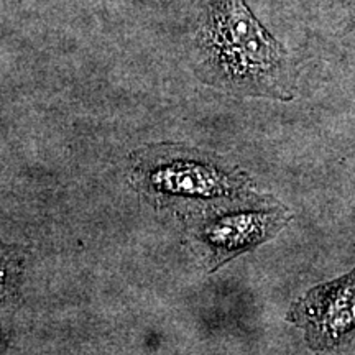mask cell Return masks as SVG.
<instances>
[{"mask_svg": "<svg viewBox=\"0 0 355 355\" xmlns=\"http://www.w3.org/2000/svg\"><path fill=\"white\" fill-rule=\"evenodd\" d=\"M198 74L241 96L290 101L291 66L285 48L243 0H209L196 35Z\"/></svg>", "mask_w": 355, "mask_h": 355, "instance_id": "obj_1", "label": "cell"}, {"mask_svg": "<svg viewBox=\"0 0 355 355\" xmlns=\"http://www.w3.org/2000/svg\"><path fill=\"white\" fill-rule=\"evenodd\" d=\"M252 198L254 194L235 201L232 207L224 204L219 214L209 216L202 224L199 235L211 254L209 272L272 241L290 222V212L283 206L260 198L250 201Z\"/></svg>", "mask_w": 355, "mask_h": 355, "instance_id": "obj_2", "label": "cell"}, {"mask_svg": "<svg viewBox=\"0 0 355 355\" xmlns=\"http://www.w3.org/2000/svg\"><path fill=\"white\" fill-rule=\"evenodd\" d=\"M145 186L157 196L234 202L252 196L250 180L237 168L206 157H178L145 170Z\"/></svg>", "mask_w": 355, "mask_h": 355, "instance_id": "obj_3", "label": "cell"}, {"mask_svg": "<svg viewBox=\"0 0 355 355\" xmlns=\"http://www.w3.org/2000/svg\"><path fill=\"white\" fill-rule=\"evenodd\" d=\"M288 321L304 332L313 350H331L355 337V266L343 277L311 288L291 304Z\"/></svg>", "mask_w": 355, "mask_h": 355, "instance_id": "obj_4", "label": "cell"}, {"mask_svg": "<svg viewBox=\"0 0 355 355\" xmlns=\"http://www.w3.org/2000/svg\"><path fill=\"white\" fill-rule=\"evenodd\" d=\"M21 265L24 259L20 252L0 243V303L6 301L19 286Z\"/></svg>", "mask_w": 355, "mask_h": 355, "instance_id": "obj_5", "label": "cell"}]
</instances>
